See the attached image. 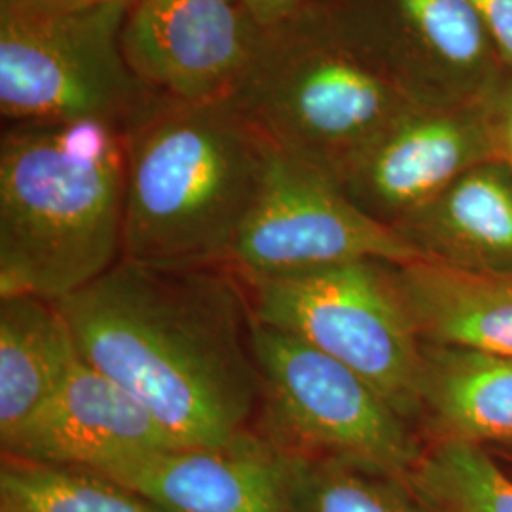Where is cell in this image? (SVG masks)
<instances>
[{"label": "cell", "mask_w": 512, "mask_h": 512, "mask_svg": "<svg viewBox=\"0 0 512 512\" xmlns=\"http://www.w3.org/2000/svg\"><path fill=\"white\" fill-rule=\"evenodd\" d=\"M57 304L80 357L177 444L262 440L255 311L230 266L167 270L120 260Z\"/></svg>", "instance_id": "obj_1"}, {"label": "cell", "mask_w": 512, "mask_h": 512, "mask_svg": "<svg viewBox=\"0 0 512 512\" xmlns=\"http://www.w3.org/2000/svg\"><path fill=\"white\" fill-rule=\"evenodd\" d=\"M122 260L150 268L226 264L275 148L232 101L152 95L124 126Z\"/></svg>", "instance_id": "obj_2"}, {"label": "cell", "mask_w": 512, "mask_h": 512, "mask_svg": "<svg viewBox=\"0 0 512 512\" xmlns=\"http://www.w3.org/2000/svg\"><path fill=\"white\" fill-rule=\"evenodd\" d=\"M124 128L10 124L0 141V296L59 302L124 255Z\"/></svg>", "instance_id": "obj_3"}, {"label": "cell", "mask_w": 512, "mask_h": 512, "mask_svg": "<svg viewBox=\"0 0 512 512\" xmlns=\"http://www.w3.org/2000/svg\"><path fill=\"white\" fill-rule=\"evenodd\" d=\"M232 103L277 152L340 184L387 129L431 101L348 19L308 0L264 29Z\"/></svg>", "instance_id": "obj_4"}, {"label": "cell", "mask_w": 512, "mask_h": 512, "mask_svg": "<svg viewBox=\"0 0 512 512\" xmlns=\"http://www.w3.org/2000/svg\"><path fill=\"white\" fill-rule=\"evenodd\" d=\"M131 2L0 0V110L12 124L126 126L154 93L122 48Z\"/></svg>", "instance_id": "obj_5"}, {"label": "cell", "mask_w": 512, "mask_h": 512, "mask_svg": "<svg viewBox=\"0 0 512 512\" xmlns=\"http://www.w3.org/2000/svg\"><path fill=\"white\" fill-rule=\"evenodd\" d=\"M243 281L258 323L293 334L348 366L420 427L423 342L391 262L355 260Z\"/></svg>", "instance_id": "obj_6"}, {"label": "cell", "mask_w": 512, "mask_h": 512, "mask_svg": "<svg viewBox=\"0 0 512 512\" xmlns=\"http://www.w3.org/2000/svg\"><path fill=\"white\" fill-rule=\"evenodd\" d=\"M255 348L262 380L260 439L283 454L342 459L410 478L425 439L365 378L258 321Z\"/></svg>", "instance_id": "obj_7"}, {"label": "cell", "mask_w": 512, "mask_h": 512, "mask_svg": "<svg viewBox=\"0 0 512 512\" xmlns=\"http://www.w3.org/2000/svg\"><path fill=\"white\" fill-rule=\"evenodd\" d=\"M355 260L427 258L365 213L327 173L275 150L226 266L243 279H268Z\"/></svg>", "instance_id": "obj_8"}, {"label": "cell", "mask_w": 512, "mask_h": 512, "mask_svg": "<svg viewBox=\"0 0 512 512\" xmlns=\"http://www.w3.org/2000/svg\"><path fill=\"white\" fill-rule=\"evenodd\" d=\"M262 35L241 0H133L122 48L133 74L156 95L232 101Z\"/></svg>", "instance_id": "obj_9"}, {"label": "cell", "mask_w": 512, "mask_h": 512, "mask_svg": "<svg viewBox=\"0 0 512 512\" xmlns=\"http://www.w3.org/2000/svg\"><path fill=\"white\" fill-rule=\"evenodd\" d=\"M490 160L499 158L484 101L429 103L387 129L340 186L370 217L393 228Z\"/></svg>", "instance_id": "obj_10"}, {"label": "cell", "mask_w": 512, "mask_h": 512, "mask_svg": "<svg viewBox=\"0 0 512 512\" xmlns=\"http://www.w3.org/2000/svg\"><path fill=\"white\" fill-rule=\"evenodd\" d=\"M431 103L458 86L482 101L494 93L501 54L469 0H378L363 14L325 0Z\"/></svg>", "instance_id": "obj_11"}, {"label": "cell", "mask_w": 512, "mask_h": 512, "mask_svg": "<svg viewBox=\"0 0 512 512\" xmlns=\"http://www.w3.org/2000/svg\"><path fill=\"white\" fill-rule=\"evenodd\" d=\"M175 446L143 404L82 357L54 397L0 442L8 458L86 469Z\"/></svg>", "instance_id": "obj_12"}, {"label": "cell", "mask_w": 512, "mask_h": 512, "mask_svg": "<svg viewBox=\"0 0 512 512\" xmlns=\"http://www.w3.org/2000/svg\"><path fill=\"white\" fill-rule=\"evenodd\" d=\"M93 471L164 512H291L283 456L264 440L230 448L175 446Z\"/></svg>", "instance_id": "obj_13"}, {"label": "cell", "mask_w": 512, "mask_h": 512, "mask_svg": "<svg viewBox=\"0 0 512 512\" xmlns=\"http://www.w3.org/2000/svg\"><path fill=\"white\" fill-rule=\"evenodd\" d=\"M393 228L427 260L469 272L512 270L511 167L476 165Z\"/></svg>", "instance_id": "obj_14"}, {"label": "cell", "mask_w": 512, "mask_h": 512, "mask_svg": "<svg viewBox=\"0 0 512 512\" xmlns=\"http://www.w3.org/2000/svg\"><path fill=\"white\" fill-rule=\"evenodd\" d=\"M393 274L423 344L512 355V270L414 260L393 264Z\"/></svg>", "instance_id": "obj_15"}, {"label": "cell", "mask_w": 512, "mask_h": 512, "mask_svg": "<svg viewBox=\"0 0 512 512\" xmlns=\"http://www.w3.org/2000/svg\"><path fill=\"white\" fill-rule=\"evenodd\" d=\"M425 442L512 446V355L423 344Z\"/></svg>", "instance_id": "obj_16"}, {"label": "cell", "mask_w": 512, "mask_h": 512, "mask_svg": "<svg viewBox=\"0 0 512 512\" xmlns=\"http://www.w3.org/2000/svg\"><path fill=\"white\" fill-rule=\"evenodd\" d=\"M78 359L57 302L35 294L0 296V442L54 397Z\"/></svg>", "instance_id": "obj_17"}, {"label": "cell", "mask_w": 512, "mask_h": 512, "mask_svg": "<svg viewBox=\"0 0 512 512\" xmlns=\"http://www.w3.org/2000/svg\"><path fill=\"white\" fill-rule=\"evenodd\" d=\"M281 456L291 512H439L403 476L342 459Z\"/></svg>", "instance_id": "obj_18"}, {"label": "cell", "mask_w": 512, "mask_h": 512, "mask_svg": "<svg viewBox=\"0 0 512 512\" xmlns=\"http://www.w3.org/2000/svg\"><path fill=\"white\" fill-rule=\"evenodd\" d=\"M0 512L164 511L99 471L2 456Z\"/></svg>", "instance_id": "obj_19"}, {"label": "cell", "mask_w": 512, "mask_h": 512, "mask_svg": "<svg viewBox=\"0 0 512 512\" xmlns=\"http://www.w3.org/2000/svg\"><path fill=\"white\" fill-rule=\"evenodd\" d=\"M408 480L439 512H512V473L484 446L425 442Z\"/></svg>", "instance_id": "obj_20"}, {"label": "cell", "mask_w": 512, "mask_h": 512, "mask_svg": "<svg viewBox=\"0 0 512 512\" xmlns=\"http://www.w3.org/2000/svg\"><path fill=\"white\" fill-rule=\"evenodd\" d=\"M482 101L494 126L497 158L512 169V86H499Z\"/></svg>", "instance_id": "obj_21"}, {"label": "cell", "mask_w": 512, "mask_h": 512, "mask_svg": "<svg viewBox=\"0 0 512 512\" xmlns=\"http://www.w3.org/2000/svg\"><path fill=\"white\" fill-rule=\"evenodd\" d=\"M484 19L505 63L512 65V0H469Z\"/></svg>", "instance_id": "obj_22"}, {"label": "cell", "mask_w": 512, "mask_h": 512, "mask_svg": "<svg viewBox=\"0 0 512 512\" xmlns=\"http://www.w3.org/2000/svg\"><path fill=\"white\" fill-rule=\"evenodd\" d=\"M249 14L255 18L262 29H268L275 23L289 18L308 0H241Z\"/></svg>", "instance_id": "obj_23"}, {"label": "cell", "mask_w": 512, "mask_h": 512, "mask_svg": "<svg viewBox=\"0 0 512 512\" xmlns=\"http://www.w3.org/2000/svg\"><path fill=\"white\" fill-rule=\"evenodd\" d=\"M495 458L499 459L512 473V446H501V448H488Z\"/></svg>", "instance_id": "obj_24"}, {"label": "cell", "mask_w": 512, "mask_h": 512, "mask_svg": "<svg viewBox=\"0 0 512 512\" xmlns=\"http://www.w3.org/2000/svg\"><path fill=\"white\" fill-rule=\"evenodd\" d=\"M74 2H133V0H74Z\"/></svg>", "instance_id": "obj_25"}]
</instances>
